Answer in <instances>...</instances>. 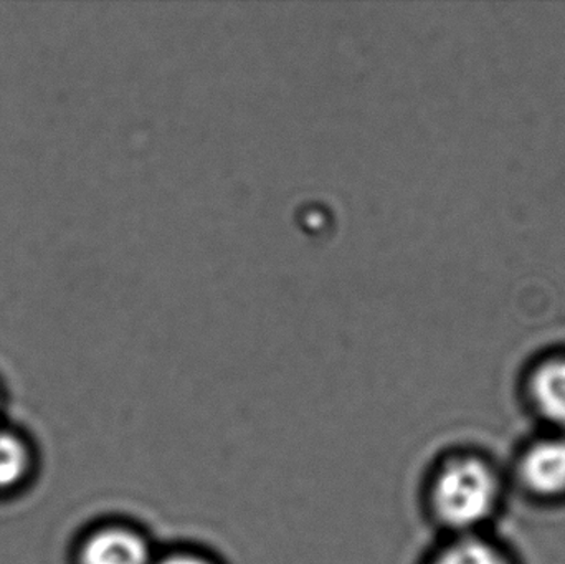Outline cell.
Here are the masks:
<instances>
[{
    "mask_svg": "<svg viewBox=\"0 0 565 564\" xmlns=\"http://www.w3.org/2000/svg\"><path fill=\"white\" fill-rule=\"evenodd\" d=\"M151 546L128 526H105L88 536L79 550V564H154Z\"/></svg>",
    "mask_w": 565,
    "mask_h": 564,
    "instance_id": "4",
    "label": "cell"
},
{
    "mask_svg": "<svg viewBox=\"0 0 565 564\" xmlns=\"http://www.w3.org/2000/svg\"><path fill=\"white\" fill-rule=\"evenodd\" d=\"M431 564H513L507 553L490 540L478 535H460L441 549Z\"/></svg>",
    "mask_w": 565,
    "mask_h": 564,
    "instance_id": "5",
    "label": "cell"
},
{
    "mask_svg": "<svg viewBox=\"0 0 565 564\" xmlns=\"http://www.w3.org/2000/svg\"><path fill=\"white\" fill-rule=\"evenodd\" d=\"M29 469V447L15 434L0 430V490L19 486Z\"/></svg>",
    "mask_w": 565,
    "mask_h": 564,
    "instance_id": "6",
    "label": "cell"
},
{
    "mask_svg": "<svg viewBox=\"0 0 565 564\" xmlns=\"http://www.w3.org/2000/svg\"><path fill=\"white\" fill-rule=\"evenodd\" d=\"M501 496L500 476L488 460L478 456L447 460L431 482L435 515L457 536L475 535L487 525L498 512Z\"/></svg>",
    "mask_w": 565,
    "mask_h": 564,
    "instance_id": "1",
    "label": "cell"
},
{
    "mask_svg": "<svg viewBox=\"0 0 565 564\" xmlns=\"http://www.w3.org/2000/svg\"><path fill=\"white\" fill-rule=\"evenodd\" d=\"M518 477L527 492L537 499L565 497V436L550 433L531 443L521 453Z\"/></svg>",
    "mask_w": 565,
    "mask_h": 564,
    "instance_id": "3",
    "label": "cell"
},
{
    "mask_svg": "<svg viewBox=\"0 0 565 564\" xmlns=\"http://www.w3.org/2000/svg\"><path fill=\"white\" fill-rule=\"evenodd\" d=\"M524 393L550 433L565 436V343L534 354L524 371Z\"/></svg>",
    "mask_w": 565,
    "mask_h": 564,
    "instance_id": "2",
    "label": "cell"
},
{
    "mask_svg": "<svg viewBox=\"0 0 565 564\" xmlns=\"http://www.w3.org/2000/svg\"><path fill=\"white\" fill-rule=\"evenodd\" d=\"M154 564H215L207 556L199 555V553L178 552L164 556V558L156 560Z\"/></svg>",
    "mask_w": 565,
    "mask_h": 564,
    "instance_id": "7",
    "label": "cell"
}]
</instances>
